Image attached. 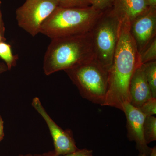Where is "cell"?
<instances>
[{"label": "cell", "instance_id": "1", "mask_svg": "<svg viewBox=\"0 0 156 156\" xmlns=\"http://www.w3.org/2000/svg\"><path fill=\"white\" fill-rule=\"evenodd\" d=\"M119 41L108 70V89L103 106L122 111L130 103L129 87L136 70L141 65L140 56L130 31V23L121 21Z\"/></svg>", "mask_w": 156, "mask_h": 156}, {"label": "cell", "instance_id": "2", "mask_svg": "<svg viewBox=\"0 0 156 156\" xmlns=\"http://www.w3.org/2000/svg\"><path fill=\"white\" fill-rule=\"evenodd\" d=\"M94 58L90 32L51 40L43 63V69L48 76L65 71Z\"/></svg>", "mask_w": 156, "mask_h": 156}, {"label": "cell", "instance_id": "3", "mask_svg": "<svg viewBox=\"0 0 156 156\" xmlns=\"http://www.w3.org/2000/svg\"><path fill=\"white\" fill-rule=\"evenodd\" d=\"M103 12L92 6L58 7L43 23L40 33L52 39L89 32Z\"/></svg>", "mask_w": 156, "mask_h": 156}, {"label": "cell", "instance_id": "4", "mask_svg": "<svg viewBox=\"0 0 156 156\" xmlns=\"http://www.w3.org/2000/svg\"><path fill=\"white\" fill-rule=\"evenodd\" d=\"M64 71L82 97L103 106L108 89V70L94 58Z\"/></svg>", "mask_w": 156, "mask_h": 156}, {"label": "cell", "instance_id": "5", "mask_svg": "<svg viewBox=\"0 0 156 156\" xmlns=\"http://www.w3.org/2000/svg\"><path fill=\"white\" fill-rule=\"evenodd\" d=\"M121 23L110 9L102 13L90 31L94 58L108 70L119 41Z\"/></svg>", "mask_w": 156, "mask_h": 156}, {"label": "cell", "instance_id": "6", "mask_svg": "<svg viewBox=\"0 0 156 156\" xmlns=\"http://www.w3.org/2000/svg\"><path fill=\"white\" fill-rule=\"evenodd\" d=\"M58 6L56 0H26L16 11L20 27L32 36L40 33L43 23Z\"/></svg>", "mask_w": 156, "mask_h": 156}, {"label": "cell", "instance_id": "7", "mask_svg": "<svg viewBox=\"0 0 156 156\" xmlns=\"http://www.w3.org/2000/svg\"><path fill=\"white\" fill-rule=\"evenodd\" d=\"M32 105L47 124L53 138L56 155L67 154L78 150L71 131L69 130L64 131L54 122L44 108L38 98H33Z\"/></svg>", "mask_w": 156, "mask_h": 156}, {"label": "cell", "instance_id": "8", "mask_svg": "<svg viewBox=\"0 0 156 156\" xmlns=\"http://www.w3.org/2000/svg\"><path fill=\"white\" fill-rule=\"evenodd\" d=\"M130 31L140 54L156 37V8H150L132 21Z\"/></svg>", "mask_w": 156, "mask_h": 156}, {"label": "cell", "instance_id": "9", "mask_svg": "<svg viewBox=\"0 0 156 156\" xmlns=\"http://www.w3.org/2000/svg\"><path fill=\"white\" fill-rule=\"evenodd\" d=\"M122 111L125 113L127 119V129L129 140L136 142L140 152L150 154L151 149L147 146L144 134V125L146 115L139 108L129 102L124 104Z\"/></svg>", "mask_w": 156, "mask_h": 156}, {"label": "cell", "instance_id": "10", "mask_svg": "<svg viewBox=\"0 0 156 156\" xmlns=\"http://www.w3.org/2000/svg\"><path fill=\"white\" fill-rule=\"evenodd\" d=\"M150 8L146 0H114L111 10L121 21L131 23Z\"/></svg>", "mask_w": 156, "mask_h": 156}, {"label": "cell", "instance_id": "11", "mask_svg": "<svg viewBox=\"0 0 156 156\" xmlns=\"http://www.w3.org/2000/svg\"><path fill=\"white\" fill-rule=\"evenodd\" d=\"M129 93L130 103L137 108H139L144 102L153 97L142 65L136 70L132 76Z\"/></svg>", "mask_w": 156, "mask_h": 156}, {"label": "cell", "instance_id": "12", "mask_svg": "<svg viewBox=\"0 0 156 156\" xmlns=\"http://www.w3.org/2000/svg\"><path fill=\"white\" fill-rule=\"evenodd\" d=\"M142 66L152 97L156 98V61L147 62Z\"/></svg>", "mask_w": 156, "mask_h": 156}, {"label": "cell", "instance_id": "13", "mask_svg": "<svg viewBox=\"0 0 156 156\" xmlns=\"http://www.w3.org/2000/svg\"><path fill=\"white\" fill-rule=\"evenodd\" d=\"M0 57L5 62L8 70L15 66L18 59V56L12 53L11 45L2 42L0 43Z\"/></svg>", "mask_w": 156, "mask_h": 156}, {"label": "cell", "instance_id": "14", "mask_svg": "<svg viewBox=\"0 0 156 156\" xmlns=\"http://www.w3.org/2000/svg\"><path fill=\"white\" fill-rule=\"evenodd\" d=\"M144 134L147 144L156 140V118L153 115L146 116L144 125Z\"/></svg>", "mask_w": 156, "mask_h": 156}, {"label": "cell", "instance_id": "15", "mask_svg": "<svg viewBox=\"0 0 156 156\" xmlns=\"http://www.w3.org/2000/svg\"><path fill=\"white\" fill-rule=\"evenodd\" d=\"M140 56L141 64L156 61V37L140 54Z\"/></svg>", "mask_w": 156, "mask_h": 156}, {"label": "cell", "instance_id": "16", "mask_svg": "<svg viewBox=\"0 0 156 156\" xmlns=\"http://www.w3.org/2000/svg\"><path fill=\"white\" fill-rule=\"evenodd\" d=\"M59 7L83 8L91 6L92 0H56Z\"/></svg>", "mask_w": 156, "mask_h": 156}, {"label": "cell", "instance_id": "17", "mask_svg": "<svg viewBox=\"0 0 156 156\" xmlns=\"http://www.w3.org/2000/svg\"><path fill=\"white\" fill-rule=\"evenodd\" d=\"M138 108L145 115L152 116L156 115V98L152 97Z\"/></svg>", "mask_w": 156, "mask_h": 156}, {"label": "cell", "instance_id": "18", "mask_svg": "<svg viewBox=\"0 0 156 156\" xmlns=\"http://www.w3.org/2000/svg\"><path fill=\"white\" fill-rule=\"evenodd\" d=\"M114 0H92L91 5L98 11H104L111 9Z\"/></svg>", "mask_w": 156, "mask_h": 156}, {"label": "cell", "instance_id": "19", "mask_svg": "<svg viewBox=\"0 0 156 156\" xmlns=\"http://www.w3.org/2000/svg\"><path fill=\"white\" fill-rule=\"evenodd\" d=\"M91 150L84 149H78L77 151L72 153L67 154L63 155L56 156L54 155L53 156H83L85 154L89 152Z\"/></svg>", "mask_w": 156, "mask_h": 156}, {"label": "cell", "instance_id": "20", "mask_svg": "<svg viewBox=\"0 0 156 156\" xmlns=\"http://www.w3.org/2000/svg\"><path fill=\"white\" fill-rule=\"evenodd\" d=\"M4 136H5V134H4V121L0 115V142L4 138Z\"/></svg>", "mask_w": 156, "mask_h": 156}, {"label": "cell", "instance_id": "21", "mask_svg": "<svg viewBox=\"0 0 156 156\" xmlns=\"http://www.w3.org/2000/svg\"><path fill=\"white\" fill-rule=\"evenodd\" d=\"M150 8H156V0H146Z\"/></svg>", "mask_w": 156, "mask_h": 156}, {"label": "cell", "instance_id": "22", "mask_svg": "<svg viewBox=\"0 0 156 156\" xmlns=\"http://www.w3.org/2000/svg\"><path fill=\"white\" fill-rule=\"evenodd\" d=\"M8 70V68L5 65L0 64V74L5 72Z\"/></svg>", "mask_w": 156, "mask_h": 156}, {"label": "cell", "instance_id": "23", "mask_svg": "<svg viewBox=\"0 0 156 156\" xmlns=\"http://www.w3.org/2000/svg\"><path fill=\"white\" fill-rule=\"evenodd\" d=\"M149 156H156V147L151 150L150 154Z\"/></svg>", "mask_w": 156, "mask_h": 156}, {"label": "cell", "instance_id": "24", "mask_svg": "<svg viewBox=\"0 0 156 156\" xmlns=\"http://www.w3.org/2000/svg\"><path fill=\"white\" fill-rule=\"evenodd\" d=\"M0 4H1V1H0ZM2 17H1V11H0V33L1 31L2 30Z\"/></svg>", "mask_w": 156, "mask_h": 156}, {"label": "cell", "instance_id": "25", "mask_svg": "<svg viewBox=\"0 0 156 156\" xmlns=\"http://www.w3.org/2000/svg\"><path fill=\"white\" fill-rule=\"evenodd\" d=\"M150 154L140 152L139 156H149Z\"/></svg>", "mask_w": 156, "mask_h": 156}, {"label": "cell", "instance_id": "26", "mask_svg": "<svg viewBox=\"0 0 156 156\" xmlns=\"http://www.w3.org/2000/svg\"><path fill=\"white\" fill-rule=\"evenodd\" d=\"M83 156H93L92 154V151H90L89 152L85 154Z\"/></svg>", "mask_w": 156, "mask_h": 156}, {"label": "cell", "instance_id": "27", "mask_svg": "<svg viewBox=\"0 0 156 156\" xmlns=\"http://www.w3.org/2000/svg\"><path fill=\"white\" fill-rule=\"evenodd\" d=\"M33 156L31 154H27L26 155H21V156Z\"/></svg>", "mask_w": 156, "mask_h": 156}, {"label": "cell", "instance_id": "28", "mask_svg": "<svg viewBox=\"0 0 156 156\" xmlns=\"http://www.w3.org/2000/svg\"><path fill=\"white\" fill-rule=\"evenodd\" d=\"M1 39H2V37H1V33H0V43L1 42Z\"/></svg>", "mask_w": 156, "mask_h": 156}]
</instances>
